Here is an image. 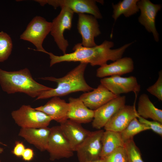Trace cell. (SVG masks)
<instances>
[{"label": "cell", "instance_id": "6da1fadb", "mask_svg": "<svg viewBox=\"0 0 162 162\" xmlns=\"http://www.w3.org/2000/svg\"><path fill=\"white\" fill-rule=\"evenodd\" d=\"M134 43L125 44L118 48L112 49L113 42L105 40L101 44L93 47H84L81 43L75 44L73 48L74 52L61 56H56L47 52L50 59V66L62 62H80L89 63L92 66H101L107 64L108 61L114 62L122 57L126 49Z\"/></svg>", "mask_w": 162, "mask_h": 162}, {"label": "cell", "instance_id": "7a4b0ae2", "mask_svg": "<svg viewBox=\"0 0 162 162\" xmlns=\"http://www.w3.org/2000/svg\"><path fill=\"white\" fill-rule=\"evenodd\" d=\"M0 85L2 90L8 94L22 93L33 98L53 88L36 82L27 68L10 71L0 68Z\"/></svg>", "mask_w": 162, "mask_h": 162}, {"label": "cell", "instance_id": "3957f363", "mask_svg": "<svg viewBox=\"0 0 162 162\" xmlns=\"http://www.w3.org/2000/svg\"><path fill=\"white\" fill-rule=\"evenodd\" d=\"M87 64V63H80L66 75L61 78L48 76L40 78L42 80L55 82L57 84V86L56 88L43 92L35 100L64 96L79 91L86 92L92 91L94 88L87 84L84 77Z\"/></svg>", "mask_w": 162, "mask_h": 162}, {"label": "cell", "instance_id": "277c9868", "mask_svg": "<svg viewBox=\"0 0 162 162\" xmlns=\"http://www.w3.org/2000/svg\"><path fill=\"white\" fill-rule=\"evenodd\" d=\"M11 116L21 128H40L48 127L52 118L44 112L36 110L30 105H22L13 111Z\"/></svg>", "mask_w": 162, "mask_h": 162}, {"label": "cell", "instance_id": "5b68a950", "mask_svg": "<svg viewBox=\"0 0 162 162\" xmlns=\"http://www.w3.org/2000/svg\"><path fill=\"white\" fill-rule=\"evenodd\" d=\"M52 22L40 16H36L30 21L26 29L20 36L21 40L28 41L36 47L34 50L46 53L43 48V41L50 32Z\"/></svg>", "mask_w": 162, "mask_h": 162}, {"label": "cell", "instance_id": "8992f818", "mask_svg": "<svg viewBox=\"0 0 162 162\" xmlns=\"http://www.w3.org/2000/svg\"><path fill=\"white\" fill-rule=\"evenodd\" d=\"M46 151L49 154L51 161L69 158L74 155V151L60 125L50 128Z\"/></svg>", "mask_w": 162, "mask_h": 162}, {"label": "cell", "instance_id": "52a82bcc", "mask_svg": "<svg viewBox=\"0 0 162 162\" xmlns=\"http://www.w3.org/2000/svg\"><path fill=\"white\" fill-rule=\"evenodd\" d=\"M61 8L59 14L52 22L50 33L58 47L64 54L69 43L64 38V33L66 30L71 29L74 13L66 7Z\"/></svg>", "mask_w": 162, "mask_h": 162}, {"label": "cell", "instance_id": "ba28073f", "mask_svg": "<svg viewBox=\"0 0 162 162\" xmlns=\"http://www.w3.org/2000/svg\"><path fill=\"white\" fill-rule=\"evenodd\" d=\"M42 6L46 4L56 9L65 6L77 14H88L97 19L102 18V16L97 5L96 2L104 4V1L94 0H35Z\"/></svg>", "mask_w": 162, "mask_h": 162}, {"label": "cell", "instance_id": "9c48e42d", "mask_svg": "<svg viewBox=\"0 0 162 162\" xmlns=\"http://www.w3.org/2000/svg\"><path fill=\"white\" fill-rule=\"evenodd\" d=\"M103 130L91 131L76 152L79 162H88L100 158Z\"/></svg>", "mask_w": 162, "mask_h": 162}, {"label": "cell", "instance_id": "30bf717a", "mask_svg": "<svg viewBox=\"0 0 162 162\" xmlns=\"http://www.w3.org/2000/svg\"><path fill=\"white\" fill-rule=\"evenodd\" d=\"M78 14L77 28L82 38V45L86 47L97 46L94 38L101 34L97 19L90 14L82 13Z\"/></svg>", "mask_w": 162, "mask_h": 162}, {"label": "cell", "instance_id": "8fae6325", "mask_svg": "<svg viewBox=\"0 0 162 162\" xmlns=\"http://www.w3.org/2000/svg\"><path fill=\"white\" fill-rule=\"evenodd\" d=\"M100 82L109 91L117 96L131 92L138 93L140 90V86L136 77L134 76L123 77L112 76L102 78Z\"/></svg>", "mask_w": 162, "mask_h": 162}, {"label": "cell", "instance_id": "7c38bea8", "mask_svg": "<svg viewBox=\"0 0 162 162\" xmlns=\"http://www.w3.org/2000/svg\"><path fill=\"white\" fill-rule=\"evenodd\" d=\"M137 4L140 11L138 18L139 22L148 32L152 34L155 41L158 42L159 37L155 26V21L158 12L161 9V5L153 4L149 0H139Z\"/></svg>", "mask_w": 162, "mask_h": 162}, {"label": "cell", "instance_id": "4fadbf2b", "mask_svg": "<svg viewBox=\"0 0 162 162\" xmlns=\"http://www.w3.org/2000/svg\"><path fill=\"white\" fill-rule=\"evenodd\" d=\"M126 97L118 96L94 110L92 124L98 130L104 127L113 116L125 105Z\"/></svg>", "mask_w": 162, "mask_h": 162}, {"label": "cell", "instance_id": "5bb4252c", "mask_svg": "<svg viewBox=\"0 0 162 162\" xmlns=\"http://www.w3.org/2000/svg\"><path fill=\"white\" fill-rule=\"evenodd\" d=\"M139 116L135 105H125L113 116L104 129L105 130L121 132L133 119Z\"/></svg>", "mask_w": 162, "mask_h": 162}, {"label": "cell", "instance_id": "9a60e30c", "mask_svg": "<svg viewBox=\"0 0 162 162\" xmlns=\"http://www.w3.org/2000/svg\"><path fill=\"white\" fill-rule=\"evenodd\" d=\"M118 96L100 83L96 88L85 92L79 98L88 108L95 110Z\"/></svg>", "mask_w": 162, "mask_h": 162}, {"label": "cell", "instance_id": "2e32d148", "mask_svg": "<svg viewBox=\"0 0 162 162\" xmlns=\"http://www.w3.org/2000/svg\"><path fill=\"white\" fill-rule=\"evenodd\" d=\"M134 69V62L131 58L122 57L109 64L100 66L97 70L96 76L101 78L109 76H121L132 72Z\"/></svg>", "mask_w": 162, "mask_h": 162}, {"label": "cell", "instance_id": "e0dca14e", "mask_svg": "<svg viewBox=\"0 0 162 162\" xmlns=\"http://www.w3.org/2000/svg\"><path fill=\"white\" fill-rule=\"evenodd\" d=\"M50 132V128L48 127L21 128L18 135L42 152L46 150Z\"/></svg>", "mask_w": 162, "mask_h": 162}, {"label": "cell", "instance_id": "ac0fdd59", "mask_svg": "<svg viewBox=\"0 0 162 162\" xmlns=\"http://www.w3.org/2000/svg\"><path fill=\"white\" fill-rule=\"evenodd\" d=\"M60 126L74 152L91 132L84 128L81 124L69 119L60 124Z\"/></svg>", "mask_w": 162, "mask_h": 162}, {"label": "cell", "instance_id": "d6986e66", "mask_svg": "<svg viewBox=\"0 0 162 162\" xmlns=\"http://www.w3.org/2000/svg\"><path fill=\"white\" fill-rule=\"evenodd\" d=\"M68 103L58 97H52L44 105L35 108L44 112L52 120L60 124L68 119Z\"/></svg>", "mask_w": 162, "mask_h": 162}, {"label": "cell", "instance_id": "ffe728a7", "mask_svg": "<svg viewBox=\"0 0 162 162\" xmlns=\"http://www.w3.org/2000/svg\"><path fill=\"white\" fill-rule=\"evenodd\" d=\"M68 103V119L80 124L87 123L92 121L94 110L88 108L79 98L70 97Z\"/></svg>", "mask_w": 162, "mask_h": 162}, {"label": "cell", "instance_id": "44dd1931", "mask_svg": "<svg viewBox=\"0 0 162 162\" xmlns=\"http://www.w3.org/2000/svg\"><path fill=\"white\" fill-rule=\"evenodd\" d=\"M136 110L139 116L142 118H151L162 123V110L155 107L146 94L140 96Z\"/></svg>", "mask_w": 162, "mask_h": 162}, {"label": "cell", "instance_id": "7402d4cb", "mask_svg": "<svg viewBox=\"0 0 162 162\" xmlns=\"http://www.w3.org/2000/svg\"><path fill=\"white\" fill-rule=\"evenodd\" d=\"M100 158H103L117 148L124 147V143L120 133L110 130L104 131L101 139Z\"/></svg>", "mask_w": 162, "mask_h": 162}, {"label": "cell", "instance_id": "603a6c76", "mask_svg": "<svg viewBox=\"0 0 162 162\" xmlns=\"http://www.w3.org/2000/svg\"><path fill=\"white\" fill-rule=\"evenodd\" d=\"M139 0H123L118 3L112 4L113 9L112 17L115 22L122 14L126 17L134 15L140 10L137 3Z\"/></svg>", "mask_w": 162, "mask_h": 162}, {"label": "cell", "instance_id": "cb8c5ba5", "mask_svg": "<svg viewBox=\"0 0 162 162\" xmlns=\"http://www.w3.org/2000/svg\"><path fill=\"white\" fill-rule=\"evenodd\" d=\"M150 129L140 122L137 118L133 119L126 128L120 132L122 140L124 143L127 141L133 139L134 136L138 134Z\"/></svg>", "mask_w": 162, "mask_h": 162}, {"label": "cell", "instance_id": "d4e9b609", "mask_svg": "<svg viewBox=\"0 0 162 162\" xmlns=\"http://www.w3.org/2000/svg\"><path fill=\"white\" fill-rule=\"evenodd\" d=\"M13 48L12 39L7 33L0 32V62L7 60L10 55Z\"/></svg>", "mask_w": 162, "mask_h": 162}, {"label": "cell", "instance_id": "484cf974", "mask_svg": "<svg viewBox=\"0 0 162 162\" xmlns=\"http://www.w3.org/2000/svg\"><path fill=\"white\" fill-rule=\"evenodd\" d=\"M124 147L128 158V162H144L140 152L133 139L124 143Z\"/></svg>", "mask_w": 162, "mask_h": 162}, {"label": "cell", "instance_id": "4316f807", "mask_svg": "<svg viewBox=\"0 0 162 162\" xmlns=\"http://www.w3.org/2000/svg\"><path fill=\"white\" fill-rule=\"evenodd\" d=\"M102 159L104 162H128L127 154L124 146L117 148Z\"/></svg>", "mask_w": 162, "mask_h": 162}, {"label": "cell", "instance_id": "83f0119b", "mask_svg": "<svg viewBox=\"0 0 162 162\" xmlns=\"http://www.w3.org/2000/svg\"><path fill=\"white\" fill-rule=\"evenodd\" d=\"M147 91L155 96L159 100H162V71H160L157 81L153 85L148 87Z\"/></svg>", "mask_w": 162, "mask_h": 162}, {"label": "cell", "instance_id": "f1b7e54d", "mask_svg": "<svg viewBox=\"0 0 162 162\" xmlns=\"http://www.w3.org/2000/svg\"><path fill=\"white\" fill-rule=\"evenodd\" d=\"M137 118L140 122L148 127L150 130L162 136V123L157 121H149L140 116Z\"/></svg>", "mask_w": 162, "mask_h": 162}, {"label": "cell", "instance_id": "f546056e", "mask_svg": "<svg viewBox=\"0 0 162 162\" xmlns=\"http://www.w3.org/2000/svg\"><path fill=\"white\" fill-rule=\"evenodd\" d=\"M26 148L23 142L16 141L11 153L17 157H21Z\"/></svg>", "mask_w": 162, "mask_h": 162}, {"label": "cell", "instance_id": "4dcf8cb0", "mask_svg": "<svg viewBox=\"0 0 162 162\" xmlns=\"http://www.w3.org/2000/svg\"><path fill=\"white\" fill-rule=\"evenodd\" d=\"M34 156L33 150L30 148H25L21 157L24 160L29 161L33 159Z\"/></svg>", "mask_w": 162, "mask_h": 162}, {"label": "cell", "instance_id": "1f68e13d", "mask_svg": "<svg viewBox=\"0 0 162 162\" xmlns=\"http://www.w3.org/2000/svg\"><path fill=\"white\" fill-rule=\"evenodd\" d=\"M88 162H104V161L102 158H100L99 159Z\"/></svg>", "mask_w": 162, "mask_h": 162}, {"label": "cell", "instance_id": "d6a6232c", "mask_svg": "<svg viewBox=\"0 0 162 162\" xmlns=\"http://www.w3.org/2000/svg\"><path fill=\"white\" fill-rule=\"evenodd\" d=\"M4 152V149L3 148L0 146V154H2Z\"/></svg>", "mask_w": 162, "mask_h": 162}, {"label": "cell", "instance_id": "836d02e7", "mask_svg": "<svg viewBox=\"0 0 162 162\" xmlns=\"http://www.w3.org/2000/svg\"><path fill=\"white\" fill-rule=\"evenodd\" d=\"M0 144H1L2 145H4V146H6V144L3 143L0 141Z\"/></svg>", "mask_w": 162, "mask_h": 162}, {"label": "cell", "instance_id": "e575fe53", "mask_svg": "<svg viewBox=\"0 0 162 162\" xmlns=\"http://www.w3.org/2000/svg\"><path fill=\"white\" fill-rule=\"evenodd\" d=\"M0 162H2L0 158Z\"/></svg>", "mask_w": 162, "mask_h": 162}]
</instances>
